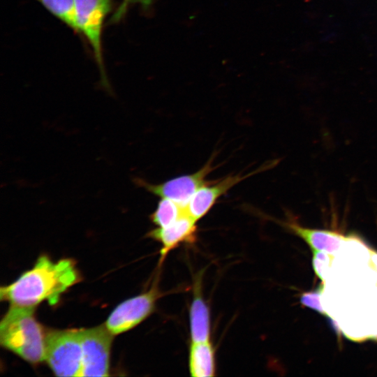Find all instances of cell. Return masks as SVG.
<instances>
[{
    "label": "cell",
    "instance_id": "obj_10",
    "mask_svg": "<svg viewBox=\"0 0 377 377\" xmlns=\"http://www.w3.org/2000/svg\"><path fill=\"white\" fill-rule=\"evenodd\" d=\"M281 224L302 239L312 250L322 251L329 254L337 251L348 239V237L339 232L306 228L292 219L281 222Z\"/></svg>",
    "mask_w": 377,
    "mask_h": 377
},
{
    "label": "cell",
    "instance_id": "obj_11",
    "mask_svg": "<svg viewBox=\"0 0 377 377\" xmlns=\"http://www.w3.org/2000/svg\"><path fill=\"white\" fill-rule=\"evenodd\" d=\"M189 324L191 342L210 341V312L201 294L200 281H196L193 288L189 309Z\"/></svg>",
    "mask_w": 377,
    "mask_h": 377
},
{
    "label": "cell",
    "instance_id": "obj_3",
    "mask_svg": "<svg viewBox=\"0 0 377 377\" xmlns=\"http://www.w3.org/2000/svg\"><path fill=\"white\" fill-rule=\"evenodd\" d=\"M45 361L55 376H80L82 367L80 330L47 331Z\"/></svg>",
    "mask_w": 377,
    "mask_h": 377
},
{
    "label": "cell",
    "instance_id": "obj_2",
    "mask_svg": "<svg viewBox=\"0 0 377 377\" xmlns=\"http://www.w3.org/2000/svg\"><path fill=\"white\" fill-rule=\"evenodd\" d=\"M46 332L34 307L10 305L0 323V343L32 364L45 361Z\"/></svg>",
    "mask_w": 377,
    "mask_h": 377
},
{
    "label": "cell",
    "instance_id": "obj_12",
    "mask_svg": "<svg viewBox=\"0 0 377 377\" xmlns=\"http://www.w3.org/2000/svg\"><path fill=\"white\" fill-rule=\"evenodd\" d=\"M188 368L191 376L207 377L215 375V351L211 341L191 342Z\"/></svg>",
    "mask_w": 377,
    "mask_h": 377
},
{
    "label": "cell",
    "instance_id": "obj_16",
    "mask_svg": "<svg viewBox=\"0 0 377 377\" xmlns=\"http://www.w3.org/2000/svg\"><path fill=\"white\" fill-rule=\"evenodd\" d=\"M312 265L315 274L320 279L324 280L325 271L330 263L329 253L318 250H312Z\"/></svg>",
    "mask_w": 377,
    "mask_h": 377
},
{
    "label": "cell",
    "instance_id": "obj_7",
    "mask_svg": "<svg viewBox=\"0 0 377 377\" xmlns=\"http://www.w3.org/2000/svg\"><path fill=\"white\" fill-rule=\"evenodd\" d=\"M214 156L198 171L179 176L165 182L153 184L140 178H136L135 183L151 193L161 198L175 201L185 208L189 200L202 186L209 181L206 180L216 167L214 166Z\"/></svg>",
    "mask_w": 377,
    "mask_h": 377
},
{
    "label": "cell",
    "instance_id": "obj_15",
    "mask_svg": "<svg viewBox=\"0 0 377 377\" xmlns=\"http://www.w3.org/2000/svg\"><path fill=\"white\" fill-rule=\"evenodd\" d=\"M322 294V288L316 290L303 293L300 299V303L318 313L327 316V313L323 309L320 303V296Z\"/></svg>",
    "mask_w": 377,
    "mask_h": 377
},
{
    "label": "cell",
    "instance_id": "obj_8",
    "mask_svg": "<svg viewBox=\"0 0 377 377\" xmlns=\"http://www.w3.org/2000/svg\"><path fill=\"white\" fill-rule=\"evenodd\" d=\"M274 165V161L271 163H267L247 174L238 173L229 175L216 182L209 181L200 187L189 200L184 208L186 214L198 221L204 217L212 208L218 199L226 193L232 187L252 175L267 170Z\"/></svg>",
    "mask_w": 377,
    "mask_h": 377
},
{
    "label": "cell",
    "instance_id": "obj_9",
    "mask_svg": "<svg viewBox=\"0 0 377 377\" xmlns=\"http://www.w3.org/2000/svg\"><path fill=\"white\" fill-rule=\"evenodd\" d=\"M197 221L186 213L172 224L157 227L147 233V236L161 244L159 265H161L167 255L182 244H191L195 241Z\"/></svg>",
    "mask_w": 377,
    "mask_h": 377
},
{
    "label": "cell",
    "instance_id": "obj_6",
    "mask_svg": "<svg viewBox=\"0 0 377 377\" xmlns=\"http://www.w3.org/2000/svg\"><path fill=\"white\" fill-rule=\"evenodd\" d=\"M82 367L80 376H109L110 357L114 335L105 324L80 329Z\"/></svg>",
    "mask_w": 377,
    "mask_h": 377
},
{
    "label": "cell",
    "instance_id": "obj_4",
    "mask_svg": "<svg viewBox=\"0 0 377 377\" xmlns=\"http://www.w3.org/2000/svg\"><path fill=\"white\" fill-rule=\"evenodd\" d=\"M78 34L91 49L101 73V82L108 88L103 56L102 34L105 20L114 7L113 0H74Z\"/></svg>",
    "mask_w": 377,
    "mask_h": 377
},
{
    "label": "cell",
    "instance_id": "obj_1",
    "mask_svg": "<svg viewBox=\"0 0 377 377\" xmlns=\"http://www.w3.org/2000/svg\"><path fill=\"white\" fill-rule=\"evenodd\" d=\"M81 280L75 262L69 258L53 261L40 256L33 267L13 283L1 286L0 298L10 305L34 307L43 301L55 305L69 288Z\"/></svg>",
    "mask_w": 377,
    "mask_h": 377
},
{
    "label": "cell",
    "instance_id": "obj_17",
    "mask_svg": "<svg viewBox=\"0 0 377 377\" xmlns=\"http://www.w3.org/2000/svg\"><path fill=\"white\" fill-rule=\"evenodd\" d=\"M153 1L154 0H123L119 8L114 14L112 20L116 22L120 20L125 15L127 8L131 3H138L141 5L143 8H147L150 6Z\"/></svg>",
    "mask_w": 377,
    "mask_h": 377
},
{
    "label": "cell",
    "instance_id": "obj_13",
    "mask_svg": "<svg viewBox=\"0 0 377 377\" xmlns=\"http://www.w3.org/2000/svg\"><path fill=\"white\" fill-rule=\"evenodd\" d=\"M49 13L78 34L74 0H36Z\"/></svg>",
    "mask_w": 377,
    "mask_h": 377
},
{
    "label": "cell",
    "instance_id": "obj_5",
    "mask_svg": "<svg viewBox=\"0 0 377 377\" xmlns=\"http://www.w3.org/2000/svg\"><path fill=\"white\" fill-rule=\"evenodd\" d=\"M157 282L154 281L148 290L120 303L111 312L105 325L114 336L133 329L154 312L162 296Z\"/></svg>",
    "mask_w": 377,
    "mask_h": 377
},
{
    "label": "cell",
    "instance_id": "obj_14",
    "mask_svg": "<svg viewBox=\"0 0 377 377\" xmlns=\"http://www.w3.org/2000/svg\"><path fill=\"white\" fill-rule=\"evenodd\" d=\"M184 207L168 199L161 198L154 212L150 215L151 221L157 227H166L185 214Z\"/></svg>",
    "mask_w": 377,
    "mask_h": 377
}]
</instances>
